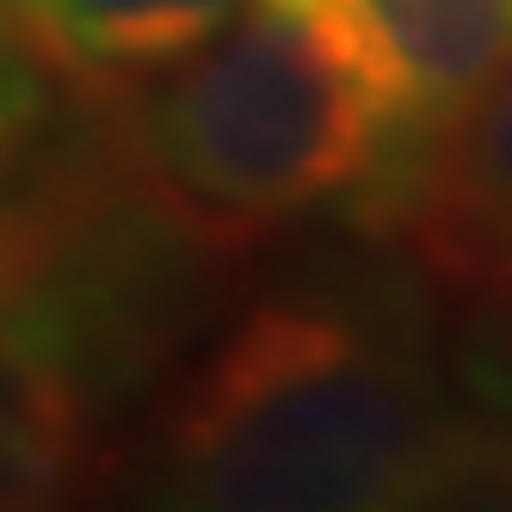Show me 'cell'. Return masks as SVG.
<instances>
[{"mask_svg":"<svg viewBox=\"0 0 512 512\" xmlns=\"http://www.w3.org/2000/svg\"><path fill=\"white\" fill-rule=\"evenodd\" d=\"M124 469L142 500L198 512L512 500V457L463 395L408 260H334L253 290L167 383Z\"/></svg>","mask_w":512,"mask_h":512,"instance_id":"1","label":"cell"},{"mask_svg":"<svg viewBox=\"0 0 512 512\" xmlns=\"http://www.w3.org/2000/svg\"><path fill=\"white\" fill-rule=\"evenodd\" d=\"M216 278L99 136L0 192V512L68 506L118 475V426L192 346Z\"/></svg>","mask_w":512,"mask_h":512,"instance_id":"2","label":"cell"},{"mask_svg":"<svg viewBox=\"0 0 512 512\" xmlns=\"http://www.w3.org/2000/svg\"><path fill=\"white\" fill-rule=\"evenodd\" d=\"M99 149L223 272L321 216L377 229L395 186L383 99L327 0H247L105 105Z\"/></svg>","mask_w":512,"mask_h":512,"instance_id":"3","label":"cell"},{"mask_svg":"<svg viewBox=\"0 0 512 512\" xmlns=\"http://www.w3.org/2000/svg\"><path fill=\"white\" fill-rule=\"evenodd\" d=\"M383 241L414 278L482 315H512V56L401 186Z\"/></svg>","mask_w":512,"mask_h":512,"instance_id":"4","label":"cell"},{"mask_svg":"<svg viewBox=\"0 0 512 512\" xmlns=\"http://www.w3.org/2000/svg\"><path fill=\"white\" fill-rule=\"evenodd\" d=\"M327 7L340 13L364 75L383 99L395 155L389 210H395L426 149L463 118V105L512 56V0H327Z\"/></svg>","mask_w":512,"mask_h":512,"instance_id":"5","label":"cell"},{"mask_svg":"<svg viewBox=\"0 0 512 512\" xmlns=\"http://www.w3.org/2000/svg\"><path fill=\"white\" fill-rule=\"evenodd\" d=\"M247 0H0V25L75 99L112 105L192 56Z\"/></svg>","mask_w":512,"mask_h":512,"instance_id":"6","label":"cell"},{"mask_svg":"<svg viewBox=\"0 0 512 512\" xmlns=\"http://www.w3.org/2000/svg\"><path fill=\"white\" fill-rule=\"evenodd\" d=\"M451 358H457L463 395L500 432V445L512 457V315H482L469 327V340L451 346Z\"/></svg>","mask_w":512,"mask_h":512,"instance_id":"7","label":"cell"},{"mask_svg":"<svg viewBox=\"0 0 512 512\" xmlns=\"http://www.w3.org/2000/svg\"><path fill=\"white\" fill-rule=\"evenodd\" d=\"M38 124H44V75L0 25V167L38 136Z\"/></svg>","mask_w":512,"mask_h":512,"instance_id":"8","label":"cell"}]
</instances>
